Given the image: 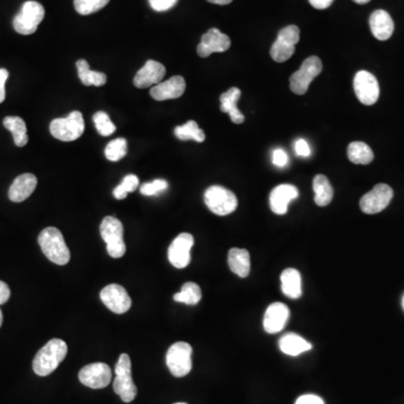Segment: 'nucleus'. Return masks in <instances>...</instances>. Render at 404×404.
<instances>
[{"instance_id": "49530a36", "label": "nucleus", "mask_w": 404, "mask_h": 404, "mask_svg": "<svg viewBox=\"0 0 404 404\" xmlns=\"http://www.w3.org/2000/svg\"><path fill=\"white\" fill-rule=\"evenodd\" d=\"M209 3H216V5H228L232 0H207Z\"/></svg>"}, {"instance_id": "c756f323", "label": "nucleus", "mask_w": 404, "mask_h": 404, "mask_svg": "<svg viewBox=\"0 0 404 404\" xmlns=\"http://www.w3.org/2000/svg\"><path fill=\"white\" fill-rule=\"evenodd\" d=\"M174 134L180 140H196L198 143H202L205 140V131L194 120H189L185 125L176 127Z\"/></svg>"}, {"instance_id": "37998d69", "label": "nucleus", "mask_w": 404, "mask_h": 404, "mask_svg": "<svg viewBox=\"0 0 404 404\" xmlns=\"http://www.w3.org/2000/svg\"><path fill=\"white\" fill-rule=\"evenodd\" d=\"M10 297V290H9V286H7V283L0 281V306L6 303Z\"/></svg>"}, {"instance_id": "473e14b6", "label": "nucleus", "mask_w": 404, "mask_h": 404, "mask_svg": "<svg viewBox=\"0 0 404 404\" xmlns=\"http://www.w3.org/2000/svg\"><path fill=\"white\" fill-rule=\"evenodd\" d=\"M127 154V140L125 138H117L106 146L104 155L111 162H118Z\"/></svg>"}, {"instance_id": "4be33fe9", "label": "nucleus", "mask_w": 404, "mask_h": 404, "mask_svg": "<svg viewBox=\"0 0 404 404\" xmlns=\"http://www.w3.org/2000/svg\"><path fill=\"white\" fill-rule=\"evenodd\" d=\"M241 97V91L238 88H230L227 93L220 95V110L223 113H229L232 122L237 125L245 122V117L237 108V101Z\"/></svg>"}, {"instance_id": "72a5a7b5", "label": "nucleus", "mask_w": 404, "mask_h": 404, "mask_svg": "<svg viewBox=\"0 0 404 404\" xmlns=\"http://www.w3.org/2000/svg\"><path fill=\"white\" fill-rule=\"evenodd\" d=\"M110 0H75V8L80 15H91L109 3Z\"/></svg>"}, {"instance_id": "aec40b11", "label": "nucleus", "mask_w": 404, "mask_h": 404, "mask_svg": "<svg viewBox=\"0 0 404 404\" xmlns=\"http://www.w3.org/2000/svg\"><path fill=\"white\" fill-rule=\"evenodd\" d=\"M36 185H37V178L32 173H25L17 176L9 187V199L12 202L25 201L35 191Z\"/></svg>"}, {"instance_id": "4c0bfd02", "label": "nucleus", "mask_w": 404, "mask_h": 404, "mask_svg": "<svg viewBox=\"0 0 404 404\" xmlns=\"http://www.w3.org/2000/svg\"><path fill=\"white\" fill-rule=\"evenodd\" d=\"M277 39L295 46L299 42V39H300V30L295 25H288V26L284 27V28L279 30V34H277Z\"/></svg>"}, {"instance_id": "423d86ee", "label": "nucleus", "mask_w": 404, "mask_h": 404, "mask_svg": "<svg viewBox=\"0 0 404 404\" xmlns=\"http://www.w3.org/2000/svg\"><path fill=\"white\" fill-rule=\"evenodd\" d=\"M50 131L52 136L62 142L77 140L84 134V116L80 111H72L66 118L54 119L50 122Z\"/></svg>"}, {"instance_id": "7c9ffc66", "label": "nucleus", "mask_w": 404, "mask_h": 404, "mask_svg": "<svg viewBox=\"0 0 404 404\" xmlns=\"http://www.w3.org/2000/svg\"><path fill=\"white\" fill-rule=\"evenodd\" d=\"M201 288L194 282H187L182 286L181 291L176 293L173 299L176 302L185 303L189 306H194L201 300Z\"/></svg>"}, {"instance_id": "b1692460", "label": "nucleus", "mask_w": 404, "mask_h": 404, "mask_svg": "<svg viewBox=\"0 0 404 404\" xmlns=\"http://www.w3.org/2000/svg\"><path fill=\"white\" fill-rule=\"evenodd\" d=\"M279 346L282 353L286 354L288 356H297L312 348L309 342H306V339H303L297 333L284 335L279 339Z\"/></svg>"}, {"instance_id": "6e6552de", "label": "nucleus", "mask_w": 404, "mask_h": 404, "mask_svg": "<svg viewBox=\"0 0 404 404\" xmlns=\"http://www.w3.org/2000/svg\"><path fill=\"white\" fill-rule=\"evenodd\" d=\"M192 347L187 342H178L169 348L167 365L173 376L185 378L192 369Z\"/></svg>"}, {"instance_id": "8fccbe9b", "label": "nucleus", "mask_w": 404, "mask_h": 404, "mask_svg": "<svg viewBox=\"0 0 404 404\" xmlns=\"http://www.w3.org/2000/svg\"><path fill=\"white\" fill-rule=\"evenodd\" d=\"M1 324H3V312L0 310V327H1Z\"/></svg>"}, {"instance_id": "58836bf2", "label": "nucleus", "mask_w": 404, "mask_h": 404, "mask_svg": "<svg viewBox=\"0 0 404 404\" xmlns=\"http://www.w3.org/2000/svg\"><path fill=\"white\" fill-rule=\"evenodd\" d=\"M152 9L155 12H167L178 3V0H149Z\"/></svg>"}, {"instance_id": "79ce46f5", "label": "nucleus", "mask_w": 404, "mask_h": 404, "mask_svg": "<svg viewBox=\"0 0 404 404\" xmlns=\"http://www.w3.org/2000/svg\"><path fill=\"white\" fill-rule=\"evenodd\" d=\"M295 404H324V402L320 396H315V394H304L297 398Z\"/></svg>"}, {"instance_id": "1a4fd4ad", "label": "nucleus", "mask_w": 404, "mask_h": 404, "mask_svg": "<svg viewBox=\"0 0 404 404\" xmlns=\"http://www.w3.org/2000/svg\"><path fill=\"white\" fill-rule=\"evenodd\" d=\"M322 71V62L318 57H310L304 59L301 68L290 77L292 93L304 95L309 89L310 84Z\"/></svg>"}, {"instance_id": "6ab92c4d", "label": "nucleus", "mask_w": 404, "mask_h": 404, "mask_svg": "<svg viewBox=\"0 0 404 404\" xmlns=\"http://www.w3.org/2000/svg\"><path fill=\"white\" fill-rule=\"evenodd\" d=\"M299 196L297 187L292 185H279L274 187L270 194V209L274 214H284L288 212V205Z\"/></svg>"}, {"instance_id": "ddd939ff", "label": "nucleus", "mask_w": 404, "mask_h": 404, "mask_svg": "<svg viewBox=\"0 0 404 404\" xmlns=\"http://www.w3.org/2000/svg\"><path fill=\"white\" fill-rule=\"evenodd\" d=\"M100 299L110 311L117 315L125 313L131 309V299L125 288L119 284H109L104 286L100 292Z\"/></svg>"}, {"instance_id": "a878e982", "label": "nucleus", "mask_w": 404, "mask_h": 404, "mask_svg": "<svg viewBox=\"0 0 404 404\" xmlns=\"http://www.w3.org/2000/svg\"><path fill=\"white\" fill-rule=\"evenodd\" d=\"M3 126L12 134L14 143L18 147H24L28 143L26 122L17 116H8L3 119Z\"/></svg>"}, {"instance_id": "e433bc0d", "label": "nucleus", "mask_w": 404, "mask_h": 404, "mask_svg": "<svg viewBox=\"0 0 404 404\" xmlns=\"http://www.w3.org/2000/svg\"><path fill=\"white\" fill-rule=\"evenodd\" d=\"M169 187V183L163 178H158L153 182H147L140 187V194L144 196H152L163 192Z\"/></svg>"}, {"instance_id": "20e7f679", "label": "nucleus", "mask_w": 404, "mask_h": 404, "mask_svg": "<svg viewBox=\"0 0 404 404\" xmlns=\"http://www.w3.org/2000/svg\"><path fill=\"white\" fill-rule=\"evenodd\" d=\"M101 237L107 245V252L113 259H120L125 255L126 245L124 241V227L116 217L104 218L100 225Z\"/></svg>"}, {"instance_id": "cd10ccee", "label": "nucleus", "mask_w": 404, "mask_h": 404, "mask_svg": "<svg viewBox=\"0 0 404 404\" xmlns=\"http://www.w3.org/2000/svg\"><path fill=\"white\" fill-rule=\"evenodd\" d=\"M313 191H315V201L319 207H326L329 205L333 198V189L330 185L327 176L318 174L313 178Z\"/></svg>"}, {"instance_id": "9b49d317", "label": "nucleus", "mask_w": 404, "mask_h": 404, "mask_svg": "<svg viewBox=\"0 0 404 404\" xmlns=\"http://www.w3.org/2000/svg\"><path fill=\"white\" fill-rule=\"evenodd\" d=\"M392 187L380 183L375 185L369 194H364L360 199V205L362 212L367 214H378L389 205L393 198Z\"/></svg>"}, {"instance_id": "f8f14e48", "label": "nucleus", "mask_w": 404, "mask_h": 404, "mask_svg": "<svg viewBox=\"0 0 404 404\" xmlns=\"http://www.w3.org/2000/svg\"><path fill=\"white\" fill-rule=\"evenodd\" d=\"M111 369L104 362H93L79 371L81 383L90 389H104L111 382Z\"/></svg>"}, {"instance_id": "c9c22d12", "label": "nucleus", "mask_w": 404, "mask_h": 404, "mask_svg": "<svg viewBox=\"0 0 404 404\" xmlns=\"http://www.w3.org/2000/svg\"><path fill=\"white\" fill-rule=\"evenodd\" d=\"M93 122L101 136H110L116 131V126L104 111H98L93 115Z\"/></svg>"}, {"instance_id": "603ef678", "label": "nucleus", "mask_w": 404, "mask_h": 404, "mask_svg": "<svg viewBox=\"0 0 404 404\" xmlns=\"http://www.w3.org/2000/svg\"><path fill=\"white\" fill-rule=\"evenodd\" d=\"M174 404H185V403H174Z\"/></svg>"}, {"instance_id": "a19ab883", "label": "nucleus", "mask_w": 404, "mask_h": 404, "mask_svg": "<svg viewBox=\"0 0 404 404\" xmlns=\"http://www.w3.org/2000/svg\"><path fill=\"white\" fill-rule=\"evenodd\" d=\"M295 149L297 156H301V158H308L311 154L309 145L306 143V140H303V138H299L295 142Z\"/></svg>"}, {"instance_id": "412c9836", "label": "nucleus", "mask_w": 404, "mask_h": 404, "mask_svg": "<svg viewBox=\"0 0 404 404\" xmlns=\"http://www.w3.org/2000/svg\"><path fill=\"white\" fill-rule=\"evenodd\" d=\"M369 27L375 39L387 41L392 36L394 23L389 12L378 9V10H375L369 17Z\"/></svg>"}, {"instance_id": "393cba45", "label": "nucleus", "mask_w": 404, "mask_h": 404, "mask_svg": "<svg viewBox=\"0 0 404 404\" xmlns=\"http://www.w3.org/2000/svg\"><path fill=\"white\" fill-rule=\"evenodd\" d=\"M282 292L291 299H299L302 295L301 275L295 268H286L281 275Z\"/></svg>"}, {"instance_id": "39448f33", "label": "nucleus", "mask_w": 404, "mask_h": 404, "mask_svg": "<svg viewBox=\"0 0 404 404\" xmlns=\"http://www.w3.org/2000/svg\"><path fill=\"white\" fill-rule=\"evenodd\" d=\"M45 9L37 1H26L21 6V12L12 21V25L17 33L21 35H32L37 30V27L44 19Z\"/></svg>"}, {"instance_id": "f03ea898", "label": "nucleus", "mask_w": 404, "mask_h": 404, "mask_svg": "<svg viewBox=\"0 0 404 404\" xmlns=\"http://www.w3.org/2000/svg\"><path fill=\"white\" fill-rule=\"evenodd\" d=\"M39 244L44 255L57 265L68 264L71 257L62 232L55 227H48L41 232Z\"/></svg>"}, {"instance_id": "3c124183", "label": "nucleus", "mask_w": 404, "mask_h": 404, "mask_svg": "<svg viewBox=\"0 0 404 404\" xmlns=\"http://www.w3.org/2000/svg\"><path fill=\"white\" fill-rule=\"evenodd\" d=\"M402 306H403V310H404V297H403V299H402Z\"/></svg>"}, {"instance_id": "9d476101", "label": "nucleus", "mask_w": 404, "mask_h": 404, "mask_svg": "<svg viewBox=\"0 0 404 404\" xmlns=\"http://www.w3.org/2000/svg\"><path fill=\"white\" fill-rule=\"evenodd\" d=\"M354 90L362 104L371 106L378 100L380 86L378 79L369 71H358L354 77Z\"/></svg>"}, {"instance_id": "f704fd0d", "label": "nucleus", "mask_w": 404, "mask_h": 404, "mask_svg": "<svg viewBox=\"0 0 404 404\" xmlns=\"http://www.w3.org/2000/svg\"><path fill=\"white\" fill-rule=\"evenodd\" d=\"M140 185V180L134 174H128L124 178L122 183L113 190V196L118 200L125 199L128 194L134 192Z\"/></svg>"}, {"instance_id": "5701e85b", "label": "nucleus", "mask_w": 404, "mask_h": 404, "mask_svg": "<svg viewBox=\"0 0 404 404\" xmlns=\"http://www.w3.org/2000/svg\"><path fill=\"white\" fill-rule=\"evenodd\" d=\"M229 268L239 277H248L250 270V256L248 250L232 248L228 254Z\"/></svg>"}, {"instance_id": "a211bd4d", "label": "nucleus", "mask_w": 404, "mask_h": 404, "mask_svg": "<svg viewBox=\"0 0 404 404\" xmlns=\"http://www.w3.org/2000/svg\"><path fill=\"white\" fill-rule=\"evenodd\" d=\"M290 318V310L284 303L275 302L268 306L265 311L263 326L268 333H279L284 329Z\"/></svg>"}, {"instance_id": "dca6fc26", "label": "nucleus", "mask_w": 404, "mask_h": 404, "mask_svg": "<svg viewBox=\"0 0 404 404\" xmlns=\"http://www.w3.org/2000/svg\"><path fill=\"white\" fill-rule=\"evenodd\" d=\"M165 73L167 70L162 63L154 59H149L145 66L135 75L134 86L138 89L156 86L162 82Z\"/></svg>"}, {"instance_id": "ea45409f", "label": "nucleus", "mask_w": 404, "mask_h": 404, "mask_svg": "<svg viewBox=\"0 0 404 404\" xmlns=\"http://www.w3.org/2000/svg\"><path fill=\"white\" fill-rule=\"evenodd\" d=\"M272 160H273L274 165H277L279 167H284L288 164V156L282 149H277L273 152Z\"/></svg>"}, {"instance_id": "f3484780", "label": "nucleus", "mask_w": 404, "mask_h": 404, "mask_svg": "<svg viewBox=\"0 0 404 404\" xmlns=\"http://www.w3.org/2000/svg\"><path fill=\"white\" fill-rule=\"evenodd\" d=\"M185 86L187 84H185V77L181 75H174L169 77V80L152 86L149 95L152 98L158 101L180 98L185 93Z\"/></svg>"}, {"instance_id": "f257e3e1", "label": "nucleus", "mask_w": 404, "mask_h": 404, "mask_svg": "<svg viewBox=\"0 0 404 404\" xmlns=\"http://www.w3.org/2000/svg\"><path fill=\"white\" fill-rule=\"evenodd\" d=\"M68 345L62 339H50L39 349L33 360V369L39 376H48L59 367L66 358Z\"/></svg>"}, {"instance_id": "4468645a", "label": "nucleus", "mask_w": 404, "mask_h": 404, "mask_svg": "<svg viewBox=\"0 0 404 404\" xmlns=\"http://www.w3.org/2000/svg\"><path fill=\"white\" fill-rule=\"evenodd\" d=\"M194 236L187 232H182L169 245V261L176 268H185L190 264V250L194 246Z\"/></svg>"}, {"instance_id": "bb28decb", "label": "nucleus", "mask_w": 404, "mask_h": 404, "mask_svg": "<svg viewBox=\"0 0 404 404\" xmlns=\"http://www.w3.org/2000/svg\"><path fill=\"white\" fill-rule=\"evenodd\" d=\"M77 75L84 86H101L107 82V75L102 72L93 71L86 59H79L77 62Z\"/></svg>"}, {"instance_id": "2f4dec72", "label": "nucleus", "mask_w": 404, "mask_h": 404, "mask_svg": "<svg viewBox=\"0 0 404 404\" xmlns=\"http://www.w3.org/2000/svg\"><path fill=\"white\" fill-rule=\"evenodd\" d=\"M295 45L288 44V43L283 42L281 39H277L270 48V57L275 62L282 63L288 61L295 54Z\"/></svg>"}, {"instance_id": "7ed1b4c3", "label": "nucleus", "mask_w": 404, "mask_h": 404, "mask_svg": "<svg viewBox=\"0 0 404 404\" xmlns=\"http://www.w3.org/2000/svg\"><path fill=\"white\" fill-rule=\"evenodd\" d=\"M115 373L116 378L113 380V391L126 403L134 401L137 396V387L131 378V357L127 354H122L119 356Z\"/></svg>"}, {"instance_id": "c03bdc74", "label": "nucleus", "mask_w": 404, "mask_h": 404, "mask_svg": "<svg viewBox=\"0 0 404 404\" xmlns=\"http://www.w3.org/2000/svg\"><path fill=\"white\" fill-rule=\"evenodd\" d=\"M310 5L315 9H326L333 3V0H309Z\"/></svg>"}, {"instance_id": "de8ad7c7", "label": "nucleus", "mask_w": 404, "mask_h": 404, "mask_svg": "<svg viewBox=\"0 0 404 404\" xmlns=\"http://www.w3.org/2000/svg\"><path fill=\"white\" fill-rule=\"evenodd\" d=\"M6 98V89H0V104Z\"/></svg>"}, {"instance_id": "a18cd8bd", "label": "nucleus", "mask_w": 404, "mask_h": 404, "mask_svg": "<svg viewBox=\"0 0 404 404\" xmlns=\"http://www.w3.org/2000/svg\"><path fill=\"white\" fill-rule=\"evenodd\" d=\"M8 77L9 73L6 68H0V89H5V84Z\"/></svg>"}, {"instance_id": "2eb2a0df", "label": "nucleus", "mask_w": 404, "mask_h": 404, "mask_svg": "<svg viewBox=\"0 0 404 404\" xmlns=\"http://www.w3.org/2000/svg\"><path fill=\"white\" fill-rule=\"evenodd\" d=\"M230 44L232 42L226 34L221 33L218 28H211L202 35L196 52L200 57H208L212 53L225 52L230 48Z\"/></svg>"}, {"instance_id": "c85d7f7f", "label": "nucleus", "mask_w": 404, "mask_h": 404, "mask_svg": "<svg viewBox=\"0 0 404 404\" xmlns=\"http://www.w3.org/2000/svg\"><path fill=\"white\" fill-rule=\"evenodd\" d=\"M347 155L349 160L354 164L366 165L374 160V153L371 151V147L364 142H353V143L349 144Z\"/></svg>"}, {"instance_id": "09e8293b", "label": "nucleus", "mask_w": 404, "mask_h": 404, "mask_svg": "<svg viewBox=\"0 0 404 404\" xmlns=\"http://www.w3.org/2000/svg\"><path fill=\"white\" fill-rule=\"evenodd\" d=\"M356 3H360V5H365V3H369L371 0H353Z\"/></svg>"}, {"instance_id": "0eeeda50", "label": "nucleus", "mask_w": 404, "mask_h": 404, "mask_svg": "<svg viewBox=\"0 0 404 404\" xmlns=\"http://www.w3.org/2000/svg\"><path fill=\"white\" fill-rule=\"evenodd\" d=\"M205 203L211 212L217 216H227L237 209V196L234 192L220 185H212L205 192Z\"/></svg>"}]
</instances>
